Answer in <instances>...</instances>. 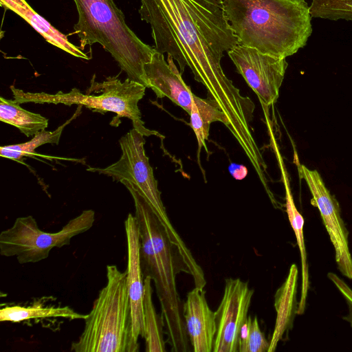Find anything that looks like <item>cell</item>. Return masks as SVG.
<instances>
[{"instance_id": "6", "label": "cell", "mask_w": 352, "mask_h": 352, "mask_svg": "<svg viewBox=\"0 0 352 352\" xmlns=\"http://www.w3.org/2000/svg\"><path fill=\"white\" fill-rule=\"evenodd\" d=\"M119 144L122 155L116 162L105 168L89 167L87 170L111 177L122 184L129 191L133 190L142 197L160 219L170 241L179 249L195 285L204 287L206 280L202 268L168 217L161 199L157 181L145 153L144 135L133 128L120 139Z\"/></svg>"}, {"instance_id": "16", "label": "cell", "mask_w": 352, "mask_h": 352, "mask_svg": "<svg viewBox=\"0 0 352 352\" xmlns=\"http://www.w3.org/2000/svg\"><path fill=\"white\" fill-rule=\"evenodd\" d=\"M0 3L1 6L25 20L52 45L77 58L85 60L91 58L80 47L69 42L67 36L56 30L33 10L25 0H0Z\"/></svg>"}, {"instance_id": "25", "label": "cell", "mask_w": 352, "mask_h": 352, "mask_svg": "<svg viewBox=\"0 0 352 352\" xmlns=\"http://www.w3.org/2000/svg\"><path fill=\"white\" fill-rule=\"evenodd\" d=\"M327 276L342 294L348 305L349 314L347 316L344 317V320L349 322L352 327V289L336 274L330 272L328 274Z\"/></svg>"}, {"instance_id": "14", "label": "cell", "mask_w": 352, "mask_h": 352, "mask_svg": "<svg viewBox=\"0 0 352 352\" xmlns=\"http://www.w3.org/2000/svg\"><path fill=\"white\" fill-rule=\"evenodd\" d=\"M183 316L194 352L212 351L216 334L215 311L206 300L203 288L195 287L183 303Z\"/></svg>"}, {"instance_id": "15", "label": "cell", "mask_w": 352, "mask_h": 352, "mask_svg": "<svg viewBox=\"0 0 352 352\" xmlns=\"http://www.w3.org/2000/svg\"><path fill=\"white\" fill-rule=\"evenodd\" d=\"M298 278V267L296 264H292L286 279L276 292L274 308L276 317L268 352L274 351L278 342L292 328L298 304L296 299Z\"/></svg>"}, {"instance_id": "20", "label": "cell", "mask_w": 352, "mask_h": 352, "mask_svg": "<svg viewBox=\"0 0 352 352\" xmlns=\"http://www.w3.org/2000/svg\"><path fill=\"white\" fill-rule=\"evenodd\" d=\"M14 100L0 98V120L1 122L16 126L26 137L34 136L45 130L49 120L39 113L23 109Z\"/></svg>"}, {"instance_id": "10", "label": "cell", "mask_w": 352, "mask_h": 352, "mask_svg": "<svg viewBox=\"0 0 352 352\" xmlns=\"http://www.w3.org/2000/svg\"><path fill=\"white\" fill-rule=\"evenodd\" d=\"M300 178L307 183L311 194V204L320 214L324 226L335 250V258L340 272L352 279V256L349 246V231L341 217L336 198L326 187L317 170L298 164Z\"/></svg>"}, {"instance_id": "1", "label": "cell", "mask_w": 352, "mask_h": 352, "mask_svg": "<svg viewBox=\"0 0 352 352\" xmlns=\"http://www.w3.org/2000/svg\"><path fill=\"white\" fill-rule=\"evenodd\" d=\"M141 19L149 23L155 50L170 55L182 74L186 67L206 89L239 142L252 136L254 104L225 75L221 60L239 44L222 0H140Z\"/></svg>"}, {"instance_id": "4", "label": "cell", "mask_w": 352, "mask_h": 352, "mask_svg": "<svg viewBox=\"0 0 352 352\" xmlns=\"http://www.w3.org/2000/svg\"><path fill=\"white\" fill-rule=\"evenodd\" d=\"M74 1L78 13L74 34L80 39V48L100 44L129 79L147 88L144 67L151 60L155 49L142 41L127 25L113 0Z\"/></svg>"}, {"instance_id": "5", "label": "cell", "mask_w": 352, "mask_h": 352, "mask_svg": "<svg viewBox=\"0 0 352 352\" xmlns=\"http://www.w3.org/2000/svg\"><path fill=\"white\" fill-rule=\"evenodd\" d=\"M84 330L72 343L75 352H137L132 339L127 272L107 266V284L85 320Z\"/></svg>"}, {"instance_id": "18", "label": "cell", "mask_w": 352, "mask_h": 352, "mask_svg": "<svg viewBox=\"0 0 352 352\" xmlns=\"http://www.w3.org/2000/svg\"><path fill=\"white\" fill-rule=\"evenodd\" d=\"M87 314L75 311L69 307L45 306L40 301L31 305L6 306L0 310V321L20 322L37 318H63L70 320H85Z\"/></svg>"}, {"instance_id": "11", "label": "cell", "mask_w": 352, "mask_h": 352, "mask_svg": "<svg viewBox=\"0 0 352 352\" xmlns=\"http://www.w3.org/2000/svg\"><path fill=\"white\" fill-rule=\"evenodd\" d=\"M254 290L240 278L226 279L215 311L216 334L212 352H237L241 331L248 316Z\"/></svg>"}, {"instance_id": "24", "label": "cell", "mask_w": 352, "mask_h": 352, "mask_svg": "<svg viewBox=\"0 0 352 352\" xmlns=\"http://www.w3.org/2000/svg\"><path fill=\"white\" fill-rule=\"evenodd\" d=\"M309 12L315 18L352 21V0H312Z\"/></svg>"}, {"instance_id": "3", "label": "cell", "mask_w": 352, "mask_h": 352, "mask_svg": "<svg viewBox=\"0 0 352 352\" xmlns=\"http://www.w3.org/2000/svg\"><path fill=\"white\" fill-rule=\"evenodd\" d=\"M134 201L135 217L140 241V261L144 278L154 283L165 325L167 342L173 352H188L191 344L183 316V303L176 285L180 272L190 274L177 247L147 202L129 190Z\"/></svg>"}, {"instance_id": "21", "label": "cell", "mask_w": 352, "mask_h": 352, "mask_svg": "<svg viewBox=\"0 0 352 352\" xmlns=\"http://www.w3.org/2000/svg\"><path fill=\"white\" fill-rule=\"evenodd\" d=\"M189 116L190 126L195 133L199 150L206 145L212 122H221L228 126V120L225 114L218 104L209 98H201L194 94Z\"/></svg>"}, {"instance_id": "19", "label": "cell", "mask_w": 352, "mask_h": 352, "mask_svg": "<svg viewBox=\"0 0 352 352\" xmlns=\"http://www.w3.org/2000/svg\"><path fill=\"white\" fill-rule=\"evenodd\" d=\"M152 280L149 276L144 277V320L145 329V351L146 352H165L166 341L164 331L163 316L156 311L153 302Z\"/></svg>"}, {"instance_id": "12", "label": "cell", "mask_w": 352, "mask_h": 352, "mask_svg": "<svg viewBox=\"0 0 352 352\" xmlns=\"http://www.w3.org/2000/svg\"><path fill=\"white\" fill-rule=\"evenodd\" d=\"M127 243V283L131 305L132 339L140 346L138 338H144V276L140 261V241L138 225L135 215L129 214L124 221Z\"/></svg>"}, {"instance_id": "22", "label": "cell", "mask_w": 352, "mask_h": 352, "mask_svg": "<svg viewBox=\"0 0 352 352\" xmlns=\"http://www.w3.org/2000/svg\"><path fill=\"white\" fill-rule=\"evenodd\" d=\"M78 111L72 118L58 126L54 131L43 130L37 133L33 138L25 143L1 146L0 147V155L2 157L8 158L23 163V157H33L37 155L34 151L38 146L45 144H58L62 132L64 128L78 115Z\"/></svg>"}, {"instance_id": "17", "label": "cell", "mask_w": 352, "mask_h": 352, "mask_svg": "<svg viewBox=\"0 0 352 352\" xmlns=\"http://www.w3.org/2000/svg\"><path fill=\"white\" fill-rule=\"evenodd\" d=\"M282 168L283 179L285 188V208L290 225L294 232L296 243L300 250L301 261L302 284L300 300L298 304L297 314H304L306 307V300L309 290V270L307 261V252L304 239V219L296 207L290 190L287 175Z\"/></svg>"}, {"instance_id": "23", "label": "cell", "mask_w": 352, "mask_h": 352, "mask_svg": "<svg viewBox=\"0 0 352 352\" xmlns=\"http://www.w3.org/2000/svg\"><path fill=\"white\" fill-rule=\"evenodd\" d=\"M270 341L261 331L257 317L248 316L243 325L239 343V352H268Z\"/></svg>"}, {"instance_id": "7", "label": "cell", "mask_w": 352, "mask_h": 352, "mask_svg": "<svg viewBox=\"0 0 352 352\" xmlns=\"http://www.w3.org/2000/svg\"><path fill=\"white\" fill-rule=\"evenodd\" d=\"M94 77L87 90V94L76 88L68 93L59 91L55 94L25 92L13 86L10 87V89L14 100L20 104H78L102 113L110 111L116 113L118 117L130 119L133 128L144 136L156 135L163 138L157 131L148 129L142 120L138 102L145 94L146 87L144 85L129 78L122 82L117 76L108 77L103 82H98L95 81Z\"/></svg>"}, {"instance_id": "9", "label": "cell", "mask_w": 352, "mask_h": 352, "mask_svg": "<svg viewBox=\"0 0 352 352\" xmlns=\"http://www.w3.org/2000/svg\"><path fill=\"white\" fill-rule=\"evenodd\" d=\"M227 53L261 104L268 107L276 102L288 66L286 58L265 54L239 44Z\"/></svg>"}, {"instance_id": "8", "label": "cell", "mask_w": 352, "mask_h": 352, "mask_svg": "<svg viewBox=\"0 0 352 352\" xmlns=\"http://www.w3.org/2000/svg\"><path fill=\"white\" fill-rule=\"evenodd\" d=\"M94 221L95 212L85 210L52 233L40 230L32 215L18 217L12 226L0 234V254L15 256L20 264L39 262L47 258L54 248L69 245L73 237L88 231Z\"/></svg>"}, {"instance_id": "2", "label": "cell", "mask_w": 352, "mask_h": 352, "mask_svg": "<svg viewBox=\"0 0 352 352\" xmlns=\"http://www.w3.org/2000/svg\"><path fill=\"white\" fill-rule=\"evenodd\" d=\"M239 45L286 58L302 48L312 33L305 0H222Z\"/></svg>"}, {"instance_id": "13", "label": "cell", "mask_w": 352, "mask_h": 352, "mask_svg": "<svg viewBox=\"0 0 352 352\" xmlns=\"http://www.w3.org/2000/svg\"><path fill=\"white\" fill-rule=\"evenodd\" d=\"M173 60L168 55L166 61L164 54L156 51L151 60L144 67L146 87L157 98H169L190 115L194 94L182 79Z\"/></svg>"}, {"instance_id": "26", "label": "cell", "mask_w": 352, "mask_h": 352, "mask_svg": "<svg viewBox=\"0 0 352 352\" xmlns=\"http://www.w3.org/2000/svg\"><path fill=\"white\" fill-rule=\"evenodd\" d=\"M228 170L232 177L236 179H242L247 175L248 170L245 166L236 164H231Z\"/></svg>"}]
</instances>
